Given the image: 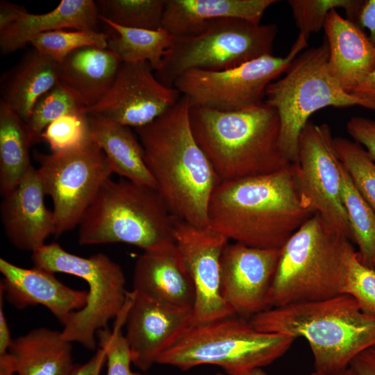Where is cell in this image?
<instances>
[{"mask_svg":"<svg viewBox=\"0 0 375 375\" xmlns=\"http://www.w3.org/2000/svg\"><path fill=\"white\" fill-rule=\"evenodd\" d=\"M0 272L3 276L0 291L12 306L19 310L43 306L63 326L72 313L87 303L88 291L65 285L54 273L44 269L24 268L1 258Z\"/></svg>","mask_w":375,"mask_h":375,"instance_id":"cell-18","label":"cell"},{"mask_svg":"<svg viewBox=\"0 0 375 375\" xmlns=\"http://www.w3.org/2000/svg\"><path fill=\"white\" fill-rule=\"evenodd\" d=\"M45 195L38 170L32 166L19 185L2 197L1 223L17 249L33 252L55 235L54 217L45 206Z\"/></svg>","mask_w":375,"mask_h":375,"instance_id":"cell-19","label":"cell"},{"mask_svg":"<svg viewBox=\"0 0 375 375\" xmlns=\"http://www.w3.org/2000/svg\"><path fill=\"white\" fill-rule=\"evenodd\" d=\"M116 35L109 37L107 48L123 62H148L156 72L174 44L175 37L162 27L157 30L126 28L99 19Z\"/></svg>","mask_w":375,"mask_h":375,"instance_id":"cell-29","label":"cell"},{"mask_svg":"<svg viewBox=\"0 0 375 375\" xmlns=\"http://www.w3.org/2000/svg\"><path fill=\"white\" fill-rule=\"evenodd\" d=\"M315 213L302 203L294 165L274 173L221 182L208 208V226L228 240L281 249Z\"/></svg>","mask_w":375,"mask_h":375,"instance_id":"cell-1","label":"cell"},{"mask_svg":"<svg viewBox=\"0 0 375 375\" xmlns=\"http://www.w3.org/2000/svg\"><path fill=\"white\" fill-rule=\"evenodd\" d=\"M341 188L353 241L358 247V258L375 269V211L357 190L342 165Z\"/></svg>","mask_w":375,"mask_h":375,"instance_id":"cell-30","label":"cell"},{"mask_svg":"<svg viewBox=\"0 0 375 375\" xmlns=\"http://www.w3.org/2000/svg\"><path fill=\"white\" fill-rule=\"evenodd\" d=\"M51 153H63L83 148L92 140L90 125L86 114L63 115L50 123L40 135Z\"/></svg>","mask_w":375,"mask_h":375,"instance_id":"cell-36","label":"cell"},{"mask_svg":"<svg viewBox=\"0 0 375 375\" xmlns=\"http://www.w3.org/2000/svg\"><path fill=\"white\" fill-rule=\"evenodd\" d=\"M258 331L304 338L315 370L333 372L375 345V315L363 312L349 294L275 307L249 319Z\"/></svg>","mask_w":375,"mask_h":375,"instance_id":"cell-4","label":"cell"},{"mask_svg":"<svg viewBox=\"0 0 375 375\" xmlns=\"http://www.w3.org/2000/svg\"><path fill=\"white\" fill-rule=\"evenodd\" d=\"M295 338L257 330L246 319L231 315L190 324L158 358L157 364L186 371L202 365L226 374L262 368L282 357Z\"/></svg>","mask_w":375,"mask_h":375,"instance_id":"cell-7","label":"cell"},{"mask_svg":"<svg viewBox=\"0 0 375 375\" xmlns=\"http://www.w3.org/2000/svg\"><path fill=\"white\" fill-rule=\"evenodd\" d=\"M99 19L119 26L149 30L162 27L166 0H99Z\"/></svg>","mask_w":375,"mask_h":375,"instance_id":"cell-31","label":"cell"},{"mask_svg":"<svg viewBox=\"0 0 375 375\" xmlns=\"http://www.w3.org/2000/svg\"><path fill=\"white\" fill-rule=\"evenodd\" d=\"M44 193L53 202L56 235L78 226L102 185L113 174L112 167L92 140L78 150L35 153Z\"/></svg>","mask_w":375,"mask_h":375,"instance_id":"cell-12","label":"cell"},{"mask_svg":"<svg viewBox=\"0 0 375 375\" xmlns=\"http://www.w3.org/2000/svg\"><path fill=\"white\" fill-rule=\"evenodd\" d=\"M148 62H122L106 95L86 115H97L120 124L144 126L162 115L181 98L174 87L161 83Z\"/></svg>","mask_w":375,"mask_h":375,"instance_id":"cell-15","label":"cell"},{"mask_svg":"<svg viewBox=\"0 0 375 375\" xmlns=\"http://www.w3.org/2000/svg\"><path fill=\"white\" fill-rule=\"evenodd\" d=\"M214 375H268L262 368L255 369L251 371L238 373V374H222V373H217Z\"/></svg>","mask_w":375,"mask_h":375,"instance_id":"cell-48","label":"cell"},{"mask_svg":"<svg viewBox=\"0 0 375 375\" xmlns=\"http://www.w3.org/2000/svg\"><path fill=\"white\" fill-rule=\"evenodd\" d=\"M299 35L284 57L266 55L222 71L192 69L180 74L173 87L186 97L190 107L233 112L264 102L267 86L284 73L308 46Z\"/></svg>","mask_w":375,"mask_h":375,"instance_id":"cell-11","label":"cell"},{"mask_svg":"<svg viewBox=\"0 0 375 375\" xmlns=\"http://www.w3.org/2000/svg\"><path fill=\"white\" fill-rule=\"evenodd\" d=\"M26 12L24 7L8 2L0 1V31L17 22Z\"/></svg>","mask_w":375,"mask_h":375,"instance_id":"cell-42","label":"cell"},{"mask_svg":"<svg viewBox=\"0 0 375 375\" xmlns=\"http://www.w3.org/2000/svg\"><path fill=\"white\" fill-rule=\"evenodd\" d=\"M347 130L353 140L363 147L375 162V120L353 117L347 123Z\"/></svg>","mask_w":375,"mask_h":375,"instance_id":"cell-39","label":"cell"},{"mask_svg":"<svg viewBox=\"0 0 375 375\" xmlns=\"http://www.w3.org/2000/svg\"><path fill=\"white\" fill-rule=\"evenodd\" d=\"M92 140L106 156L113 171L133 183L156 188L142 144L130 127L97 115H88Z\"/></svg>","mask_w":375,"mask_h":375,"instance_id":"cell-27","label":"cell"},{"mask_svg":"<svg viewBox=\"0 0 375 375\" xmlns=\"http://www.w3.org/2000/svg\"><path fill=\"white\" fill-rule=\"evenodd\" d=\"M86 106L64 84L58 81L42 95L25 121L33 143L40 140L44 129L55 119L69 114H85Z\"/></svg>","mask_w":375,"mask_h":375,"instance_id":"cell-32","label":"cell"},{"mask_svg":"<svg viewBox=\"0 0 375 375\" xmlns=\"http://www.w3.org/2000/svg\"><path fill=\"white\" fill-rule=\"evenodd\" d=\"M309 375H358L353 369L349 366L342 369L333 372H320L317 371H314L310 373Z\"/></svg>","mask_w":375,"mask_h":375,"instance_id":"cell-47","label":"cell"},{"mask_svg":"<svg viewBox=\"0 0 375 375\" xmlns=\"http://www.w3.org/2000/svg\"><path fill=\"white\" fill-rule=\"evenodd\" d=\"M350 366L358 375H375V345L358 355Z\"/></svg>","mask_w":375,"mask_h":375,"instance_id":"cell-40","label":"cell"},{"mask_svg":"<svg viewBox=\"0 0 375 375\" xmlns=\"http://www.w3.org/2000/svg\"><path fill=\"white\" fill-rule=\"evenodd\" d=\"M351 94L369 103L372 110L375 111V69Z\"/></svg>","mask_w":375,"mask_h":375,"instance_id":"cell-43","label":"cell"},{"mask_svg":"<svg viewBox=\"0 0 375 375\" xmlns=\"http://www.w3.org/2000/svg\"><path fill=\"white\" fill-rule=\"evenodd\" d=\"M342 294L353 297L363 312L375 315V269L362 264L356 250L347 258Z\"/></svg>","mask_w":375,"mask_h":375,"instance_id":"cell-38","label":"cell"},{"mask_svg":"<svg viewBox=\"0 0 375 375\" xmlns=\"http://www.w3.org/2000/svg\"><path fill=\"white\" fill-rule=\"evenodd\" d=\"M97 360L95 367L90 375H100L101 368L106 360V353L103 349L99 348L97 351Z\"/></svg>","mask_w":375,"mask_h":375,"instance_id":"cell-46","label":"cell"},{"mask_svg":"<svg viewBox=\"0 0 375 375\" xmlns=\"http://www.w3.org/2000/svg\"><path fill=\"white\" fill-rule=\"evenodd\" d=\"M276 0H166L162 27L174 37L200 33L208 22L236 18L260 24Z\"/></svg>","mask_w":375,"mask_h":375,"instance_id":"cell-22","label":"cell"},{"mask_svg":"<svg viewBox=\"0 0 375 375\" xmlns=\"http://www.w3.org/2000/svg\"><path fill=\"white\" fill-rule=\"evenodd\" d=\"M8 352L17 375H70L76 366L72 342L44 327L13 338Z\"/></svg>","mask_w":375,"mask_h":375,"instance_id":"cell-25","label":"cell"},{"mask_svg":"<svg viewBox=\"0 0 375 375\" xmlns=\"http://www.w3.org/2000/svg\"><path fill=\"white\" fill-rule=\"evenodd\" d=\"M192 133L221 182L268 174L291 163L280 146V122L265 101L223 112L190 107Z\"/></svg>","mask_w":375,"mask_h":375,"instance_id":"cell-3","label":"cell"},{"mask_svg":"<svg viewBox=\"0 0 375 375\" xmlns=\"http://www.w3.org/2000/svg\"><path fill=\"white\" fill-rule=\"evenodd\" d=\"M97 360V353L87 362L76 365L70 375H90L93 372Z\"/></svg>","mask_w":375,"mask_h":375,"instance_id":"cell-45","label":"cell"},{"mask_svg":"<svg viewBox=\"0 0 375 375\" xmlns=\"http://www.w3.org/2000/svg\"><path fill=\"white\" fill-rule=\"evenodd\" d=\"M92 0H62L51 11L44 14L26 12L17 22L0 31V49L8 55L22 49L39 34L72 28L95 30L99 19Z\"/></svg>","mask_w":375,"mask_h":375,"instance_id":"cell-23","label":"cell"},{"mask_svg":"<svg viewBox=\"0 0 375 375\" xmlns=\"http://www.w3.org/2000/svg\"><path fill=\"white\" fill-rule=\"evenodd\" d=\"M281 249L235 242L221 258V293L235 315L246 319L270 308L269 298Z\"/></svg>","mask_w":375,"mask_h":375,"instance_id":"cell-16","label":"cell"},{"mask_svg":"<svg viewBox=\"0 0 375 375\" xmlns=\"http://www.w3.org/2000/svg\"><path fill=\"white\" fill-rule=\"evenodd\" d=\"M59 67L60 63L33 48L2 74L1 100L26 121L38 99L58 81Z\"/></svg>","mask_w":375,"mask_h":375,"instance_id":"cell-26","label":"cell"},{"mask_svg":"<svg viewBox=\"0 0 375 375\" xmlns=\"http://www.w3.org/2000/svg\"><path fill=\"white\" fill-rule=\"evenodd\" d=\"M3 294L0 291V354L8 352L12 340L3 311Z\"/></svg>","mask_w":375,"mask_h":375,"instance_id":"cell-44","label":"cell"},{"mask_svg":"<svg viewBox=\"0 0 375 375\" xmlns=\"http://www.w3.org/2000/svg\"><path fill=\"white\" fill-rule=\"evenodd\" d=\"M124 326L132 363L146 372L191 324L192 309L153 300L133 290Z\"/></svg>","mask_w":375,"mask_h":375,"instance_id":"cell-17","label":"cell"},{"mask_svg":"<svg viewBox=\"0 0 375 375\" xmlns=\"http://www.w3.org/2000/svg\"><path fill=\"white\" fill-rule=\"evenodd\" d=\"M277 33L275 24H255L236 18L212 20L196 35L175 37L155 76L173 87L174 80L188 70H226L272 55Z\"/></svg>","mask_w":375,"mask_h":375,"instance_id":"cell-10","label":"cell"},{"mask_svg":"<svg viewBox=\"0 0 375 375\" xmlns=\"http://www.w3.org/2000/svg\"><path fill=\"white\" fill-rule=\"evenodd\" d=\"M190 109L181 95L162 115L135 131L156 189L172 215L203 228L210 197L221 181L194 138Z\"/></svg>","mask_w":375,"mask_h":375,"instance_id":"cell-2","label":"cell"},{"mask_svg":"<svg viewBox=\"0 0 375 375\" xmlns=\"http://www.w3.org/2000/svg\"><path fill=\"white\" fill-rule=\"evenodd\" d=\"M364 0H289L299 34L308 39L312 33L319 32L332 10H344L347 19L358 24V19Z\"/></svg>","mask_w":375,"mask_h":375,"instance_id":"cell-34","label":"cell"},{"mask_svg":"<svg viewBox=\"0 0 375 375\" xmlns=\"http://www.w3.org/2000/svg\"><path fill=\"white\" fill-rule=\"evenodd\" d=\"M131 299L132 293L128 292L124 308L115 318L112 331L106 328L96 333L97 344L106 353V375H142L131 369V352L122 331Z\"/></svg>","mask_w":375,"mask_h":375,"instance_id":"cell-37","label":"cell"},{"mask_svg":"<svg viewBox=\"0 0 375 375\" xmlns=\"http://www.w3.org/2000/svg\"><path fill=\"white\" fill-rule=\"evenodd\" d=\"M174 240L194 284L192 324L235 315L221 293V258L228 240L209 226L176 219Z\"/></svg>","mask_w":375,"mask_h":375,"instance_id":"cell-14","label":"cell"},{"mask_svg":"<svg viewBox=\"0 0 375 375\" xmlns=\"http://www.w3.org/2000/svg\"><path fill=\"white\" fill-rule=\"evenodd\" d=\"M31 259L35 267L53 273L71 274L88 283L87 303L82 309L70 315L62 335L88 350L96 349L97 332L108 327L109 321L118 316L126 301L128 292L121 266L103 253L81 257L53 242L32 252Z\"/></svg>","mask_w":375,"mask_h":375,"instance_id":"cell-9","label":"cell"},{"mask_svg":"<svg viewBox=\"0 0 375 375\" xmlns=\"http://www.w3.org/2000/svg\"><path fill=\"white\" fill-rule=\"evenodd\" d=\"M33 144L25 121L0 100V193L14 190L32 167Z\"/></svg>","mask_w":375,"mask_h":375,"instance_id":"cell-28","label":"cell"},{"mask_svg":"<svg viewBox=\"0 0 375 375\" xmlns=\"http://www.w3.org/2000/svg\"><path fill=\"white\" fill-rule=\"evenodd\" d=\"M351 242L315 213L281 248L270 308L342 294Z\"/></svg>","mask_w":375,"mask_h":375,"instance_id":"cell-5","label":"cell"},{"mask_svg":"<svg viewBox=\"0 0 375 375\" xmlns=\"http://www.w3.org/2000/svg\"><path fill=\"white\" fill-rule=\"evenodd\" d=\"M333 138L328 124H306L299 135L298 159L294 163L296 179L303 204L353 241L342 197V164Z\"/></svg>","mask_w":375,"mask_h":375,"instance_id":"cell-13","label":"cell"},{"mask_svg":"<svg viewBox=\"0 0 375 375\" xmlns=\"http://www.w3.org/2000/svg\"><path fill=\"white\" fill-rule=\"evenodd\" d=\"M122 62L108 48L83 47L60 64L58 81L74 92L87 108H91L110 90Z\"/></svg>","mask_w":375,"mask_h":375,"instance_id":"cell-24","label":"cell"},{"mask_svg":"<svg viewBox=\"0 0 375 375\" xmlns=\"http://www.w3.org/2000/svg\"><path fill=\"white\" fill-rule=\"evenodd\" d=\"M109 37L96 30L60 29L39 34L29 44L40 53L61 63L71 53L86 47L106 49Z\"/></svg>","mask_w":375,"mask_h":375,"instance_id":"cell-35","label":"cell"},{"mask_svg":"<svg viewBox=\"0 0 375 375\" xmlns=\"http://www.w3.org/2000/svg\"><path fill=\"white\" fill-rule=\"evenodd\" d=\"M338 157L354 186L375 211V162L363 147L343 137H334Z\"/></svg>","mask_w":375,"mask_h":375,"instance_id":"cell-33","label":"cell"},{"mask_svg":"<svg viewBox=\"0 0 375 375\" xmlns=\"http://www.w3.org/2000/svg\"><path fill=\"white\" fill-rule=\"evenodd\" d=\"M358 25L361 28H367L369 31V38L375 45V0L363 1L358 19Z\"/></svg>","mask_w":375,"mask_h":375,"instance_id":"cell-41","label":"cell"},{"mask_svg":"<svg viewBox=\"0 0 375 375\" xmlns=\"http://www.w3.org/2000/svg\"><path fill=\"white\" fill-rule=\"evenodd\" d=\"M176 218L156 189L108 179L78 224L81 245L124 243L143 251L174 242Z\"/></svg>","mask_w":375,"mask_h":375,"instance_id":"cell-6","label":"cell"},{"mask_svg":"<svg viewBox=\"0 0 375 375\" xmlns=\"http://www.w3.org/2000/svg\"><path fill=\"white\" fill-rule=\"evenodd\" d=\"M133 290L153 300L192 309L195 290L174 242L143 251L136 259Z\"/></svg>","mask_w":375,"mask_h":375,"instance_id":"cell-20","label":"cell"},{"mask_svg":"<svg viewBox=\"0 0 375 375\" xmlns=\"http://www.w3.org/2000/svg\"><path fill=\"white\" fill-rule=\"evenodd\" d=\"M329 47L324 38L317 47L301 52L282 78L265 91V102L274 108L280 122V146L290 163H297L299 135L316 111L326 107L359 106L372 110L369 103L346 92L328 67Z\"/></svg>","mask_w":375,"mask_h":375,"instance_id":"cell-8","label":"cell"},{"mask_svg":"<svg viewBox=\"0 0 375 375\" xmlns=\"http://www.w3.org/2000/svg\"><path fill=\"white\" fill-rule=\"evenodd\" d=\"M323 29L329 47L328 70L351 93L375 69V45L358 24L335 9L328 13Z\"/></svg>","mask_w":375,"mask_h":375,"instance_id":"cell-21","label":"cell"}]
</instances>
